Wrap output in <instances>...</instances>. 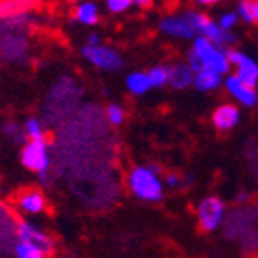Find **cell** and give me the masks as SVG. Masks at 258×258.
Segmentation results:
<instances>
[{"label":"cell","mask_w":258,"mask_h":258,"mask_svg":"<svg viewBox=\"0 0 258 258\" xmlns=\"http://www.w3.org/2000/svg\"><path fill=\"white\" fill-rule=\"evenodd\" d=\"M126 186L130 194L145 203H159L164 197V184L161 175L147 166H134L126 175Z\"/></svg>","instance_id":"1"},{"label":"cell","mask_w":258,"mask_h":258,"mask_svg":"<svg viewBox=\"0 0 258 258\" xmlns=\"http://www.w3.org/2000/svg\"><path fill=\"white\" fill-rule=\"evenodd\" d=\"M191 54L195 56L203 69H210L220 76H228L231 65L228 61L226 49L215 47L211 42H208L204 36H195L191 40Z\"/></svg>","instance_id":"2"},{"label":"cell","mask_w":258,"mask_h":258,"mask_svg":"<svg viewBox=\"0 0 258 258\" xmlns=\"http://www.w3.org/2000/svg\"><path fill=\"white\" fill-rule=\"evenodd\" d=\"M22 164L40 177L51 172V150L47 141H26L20 152Z\"/></svg>","instance_id":"3"},{"label":"cell","mask_w":258,"mask_h":258,"mask_svg":"<svg viewBox=\"0 0 258 258\" xmlns=\"http://www.w3.org/2000/svg\"><path fill=\"white\" fill-rule=\"evenodd\" d=\"M17 240L38 249L42 254L49 256L54 253V240L47 231H43L38 224L33 220H18L17 224Z\"/></svg>","instance_id":"4"},{"label":"cell","mask_w":258,"mask_h":258,"mask_svg":"<svg viewBox=\"0 0 258 258\" xmlns=\"http://www.w3.org/2000/svg\"><path fill=\"white\" fill-rule=\"evenodd\" d=\"M82 54L92 67L99 71H105V73H116L123 67V58L121 54L110 45H105V43H99V45H83Z\"/></svg>","instance_id":"5"},{"label":"cell","mask_w":258,"mask_h":258,"mask_svg":"<svg viewBox=\"0 0 258 258\" xmlns=\"http://www.w3.org/2000/svg\"><path fill=\"white\" fill-rule=\"evenodd\" d=\"M197 220L203 231H215L226 220V204L220 197L210 195L197 206Z\"/></svg>","instance_id":"6"},{"label":"cell","mask_w":258,"mask_h":258,"mask_svg":"<svg viewBox=\"0 0 258 258\" xmlns=\"http://www.w3.org/2000/svg\"><path fill=\"white\" fill-rule=\"evenodd\" d=\"M228 61L231 67H235V76L245 83L247 87L256 89L258 85V61L251 58L249 54L238 51V49H228Z\"/></svg>","instance_id":"7"},{"label":"cell","mask_w":258,"mask_h":258,"mask_svg":"<svg viewBox=\"0 0 258 258\" xmlns=\"http://www.w3.org/2000/svg\"><path fill=\"white\" fill-rule=\"evenodd\" d=\"M159 31L164 36H168V38H175V40H194L197 36V33L194 31V27L189 26V22L184 13L163 17L159 22Z\"/></svg>","instance_id":"8"},{"label":"cell","mask_w":258,"mask_h":258,"mask_svg":"<svg viewBox=\"0 0 258 258\" xmlns=\"http://www.w3.org/2000/svg\"><path fill=\"white\" fill-rule=\"evenodd\" d=\"M15 206H17V210L20 211L22 215H40V213L47 210V199H45L42 189L27 188L22 189L20 194L15 197Z\"/></svg>","instance_id":"9"},{"label":"cell","mask_w":258,"mask_h":258,"mask_svg":"<svg viewBox=\"0 0 258 258\" xmlns=\"http://www.w3.org/2000/svg\"><path fill=\"white\" fill-rule=\"evenodd\" d=\"M222 85L226 87L228 94L231 96L238 105L245 108H254L258 105V91L253 87H247L245 83H242L235 74H228L224 78Z\"/></svg>","instance_id":"10"},{"label":"cell","mask_w":258,"mask_h":258,"mask_svg":"<svg viewBox=\"0 0 258 258\" xmlns=\"http://www.w3.org/2000/svg\"><path fill=\"white\" fill-rule=\"evenodd\" d=\"M211 123L219 132H229L240 123V108L233 103H222L211 114Z\"/></svg>","instance_id":"11"},{"label":"cell","mask_w":258,"mask_h":258,"mask_svg":"<svg viewBox=\"0 0 258 258\" xmlns=\"http://www.w3.org/2000/svg\"><path fill=\"white\" fill-rule=\"evenodd\" d=\"M199 36H204L208 42H211L219 49H226L237 42L235 33H231V31H224L222 27L217 24V20H211V18L206 20V24H204L203 31H201V35Z\"/></svg>","instance_id":"12"},{"label":"cell","mask_w":258,"mask_h":258,"mask_svg":"<svg viewBox=\"0 0 258 258\" xmlns=\"http://www.w3.org/2000/svg\"><path fill=\"white\" fill-rule=\"evenodd\" d=\"M191 83H194V73L184 61L168 65V85H172L177 91H182L188 89Z\"/></svg>","instance_id":"13"},{"label":"cell","mask_w":258,"mask_h":258,"mask_svg":"<svg viewBox=\"0 0 258 258\" xmlns=\"http://www.w3.org/2000/svg\"><path fill=\"white\" fill-rule=\"evenodd\" d=\"M222 76L210 69H201L199 73L194 74V83L191 85L197 89L199 92H211L217 91L220 85H222Z\"/></svg>","instance_id":"14"},{"label":"cell","mask_w":258,"mask_h":258,"mask_svg":"<svg viewBox=\"0 0 258 258\" xmlns=\"http://www.w3.org/2000/svg\"><path fill=\"white\" fill-rule=\"evenodd\" d=\"M74 22L83 26H96L99 22V8L94 2H82L74 9Z\"/></svg>","instance_id":"15"},{"label":"cell","mask_w":258,"mask_h":258,"mask_svg":"<svg viewBox=\"0 0 258 258\" xmlns=\"http://www.w3.org/2000/svg\"><path fill=\"white\" fill-rule=\"evenodd\" d=\"M125 85H126V91L134 96H143L147 94L150 91V82H148V76L147 73H143V71H136V73H130L125 80Z\"/></svg>","instance_id":"16"},{"label":"cell","mask_w":258,"mask_h":258,"mask_svg":"<svg viewBox=\"0 0 258 258\" xmlns=\"http://www.w3.org/2000/svg\"><path fill=\"white\" fill-rule=\"evenodd\" d=\"M22 128H24V136H26L27 141H45V138H47L45 123L38 117H27Z\"/></svg>","instance_id":"17"},{"label":"cell","mask_w":258,"mask_h":258,"mask_svg":"<svg viewBox=\"0 0 258 258\" xmlns=\"http://www.w3.org/2000/svg\"><path fill=\"white\" fill-rule=\"evenodd\" d=\"M147 76L152 89H163L168 85V65H154Z\"/></svg>","instance_id":"18"},{"label":"cell","mask_w":258,"mask_h":258,"mask_svg":"<svg viewBox=\"0 0 258 258\" xmlns=\"http://www.w3.org/2000/svg\"><path fill=\"white\" fill-rule=\"evenodd\" d=\"M2 134L6 138L11 139L13 143H24L26 141V136H24V128H22L20 123L17 121H6L2 125Z\"/></svg>","instance_id":"19"},{"label":"cell","mask_w":258,"mask_h":258,"mask_svg":"<svg viewBox=\"0 0 258 258\" xmlns=\"http://www.w3.org/2000/svg\"><path fill=\"white\" fill-rule=\"evenodd\" d=\"M105 117L110 125L114 126H121L125 123V108L121 107L119 103H110L105 108Z\"/></svg>","instance_id":"20"},{"label":"cell","mask_w":258,"mask_h":258,"mask_svg":"<svg viewBox=\"0 0 258 258\" xmlns=\"http://www.w3.org/2000/svg\"><path fill=\"white\" fill-rule=\"evenodd\" d=\"M13 256L15 258H47L45 254H42L38 249L31 247V245L24 244V242H18L13 245Z\"/></svg>","instance_id":"21"},{"label":"cell","mask_w":258,"mask_h":258,"mask_svg":"<svg viewBox=\"0 0 258 258\" xmlns=\"http://www.w3.org/2000/svg\"><path fill=\"white\" fill-rule=\"evenodd\" d=\"M132 6H134L132 0H107V2H105V8H107V11L112 15L125 13Z\"/></svg>","instance_id":"22"},{"label":"cell","mask_w":258,"mask_h":258,"mask_svg":"<svg viewBox=\"0 0 258 258\" xmlns=\"http://www.w3.org/2000/svg\"><path fill=\"white\" fill-rule=\"evenodd\" d=\"M238 20L245 22V24H253V8H251L249 0H242L237 4V9H235Z\"/></svg>","instance_id":"23"},{"label":"cell","mask_w":258,"mask_h":258,"mask_svg":"<svg viewBox=\"0 0 258 258\" xmlns=\"http://www.w3.org/2000/svg\"><path fill=\"white\" fill-rule=\"evenodd\" d=\"M237 22H238V17L235 11H224L219 17V20H217V24H219L224 31H231L233 33V27L237 26Z\"/></svg>","instance_id":"24"},{"label":"cell","mask_w":258,"mask_h":258,"mask_svg":"<svg viewBox=\"0 0 258 258\" xmlns=\"http://www.w3.org/2000/svg\"><path fill=\"white\" fill-rule=\"evenodd\" d=\"M163 184H164V188H177V186L181 184V177L177 175V173H173V172H170V173H166L164 175V179H163Z\"/></svg>","instance_id":"25"},{"label":"cell","mask_w":258,"mask_h":258,"mask_svg":"<svg viewBox=\"0 0 258 258\" xmlns=\"http://www.w3.org/2000/svg\"><path fill=\"white\" fill-rule=\"evenodd\" d=\"M101 43V36L98 33H91V35L87 36V43L85 45H99Z\"/></svg>","instance_id":"26"},{"label":"cell","mask_w":258,"mask_h":258,"mask_svg":"<svg viewBox=\"0 0 258 258\" xmlns=\"http://www.w3.org/2000/svg\"><path fill=\"white\" fill-rule=\"evenodd\" d=\"M251 8H253V24L258 26V0L251 2Z\"/></svg>","instance_id":"27"},{"label":"cell","mask_w":258,"mask_h":258,"mask_svg":"<svg viewBox=\"0 0 258 258\" xmlns=\"http://www.w3.org/2000/svg\"><path fill=\"white\" fill-rule=\"evenodd\" d=\"M201 8H208V6H211V4H215V2H210V0H201V2H197Z\"/></svg>","instance_id":"28"},{"label":"cell","mask_w":258,"mask_h":258,"mask_svg":"<svg viewBox=\"0 0 258 258\" xmlns=\"http://www.w3.org/2000/svg\"><path fill=\"white\" fill-rule=\"evenodd\" d=\"M245 197H247V195H245V194H240V195H238V203H244Z\"/></svg>","instance_id":"29"}]
</instances>
